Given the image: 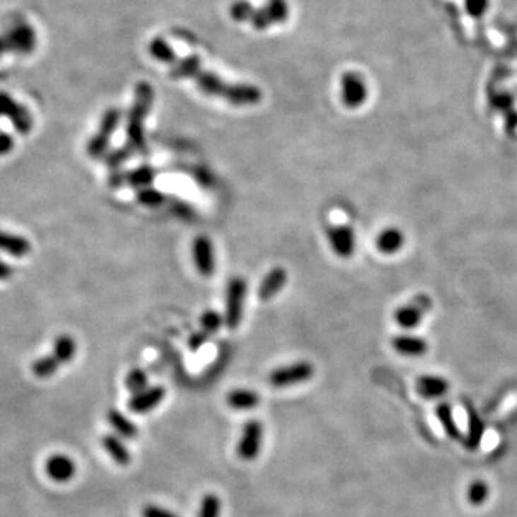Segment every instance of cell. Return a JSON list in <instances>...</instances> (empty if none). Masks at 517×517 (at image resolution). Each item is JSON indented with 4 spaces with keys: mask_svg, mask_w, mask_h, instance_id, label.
<instances>
[{
    "mask_svg": "<svg viewBox=\"0 0 517 517\" xmlns=\"http://www.w3.org/2000/svg\"><path fill=\"white\" fill-rule=\"evenodd\" d=\"M151 52L157 59L174 65L173 74L178 78H194L200 89L207 95L221 97L233 105H255L260 101L262 93L257 88L250 85H227L211 74H204L200 69L197 58L177 61L175 55L167 48L163 40H154L151 45Z\"/></svg>",
    "mask_w": 517,
    "mask_h": 517,
    "instance_id": "cell-1",
    "label": "cell"
},
{
    "mask_svg": "<svg viewBox=\"0 0 517 517\" xmlns=\"http://www.w3.org/2000/svg\"><path fill=\"white\" fill-rule=\"evenodd\" d=\"M153 104V89L147 83L136 86L135 101L127 121V146L136 154H146L147 144L144 136V121Z\"/></svg>",
    "mask_w": 517,
    "mask_h": 517,
    "instance_id": "cell-2",
    "label": "cell"
},
{
    "mask_svg": "<svg viewBox=\"0 0 517 517\" xmlns=\"http://www.w3.org/2000/svg\"><path fill=\"white\" fill-rule=\"evenodd\" d=\"M431 309H433V299L426 294H418L414 298H411L407 303L395 309L394 320L401 329L409 332L421 326V323L424 322Z\"/></svg>",
    "mask_w": 517,
    "mask_h": 517,
    "instance_id": "cell-3",
    "label": "cell"
},
{
    "mask_svg": "<svg viewBox=\"0 0 517 517\" xmlns=\"http://www.w3.org/2000/svg\"><path fill=\"white\" fill-rule=\"evenodd\" d=\"M248 294L246 280L242 277H233L226 289V313L224 323L230 329H236L243 319L245 301Z\"/></svg>",
    "mask_w": 517,
    "mask_h": 517,
    "instance_id": "cell-4",
    "label": "cell"
},
{
    "mask_svg": "<svg viewBox=\"0 0 517 517\" xmlns=\"http://www.w3.org/2000/svg\"><path fill=\"white\" fill-rule=\"evenodd\" d=\"M121 121V112L120 110H108L100 124V129L97 131L95 135H92V138L88 141L86 144V154L91 158H104V156L108 153V147H110V141H111V135L117 131L118 125Z\"/></svg>",
    "mask_w": 517,
    "mask_h": 517,
    "instance_id": "cell-5",
    "label": "cell"
},
{
    "mask_svg": "<svg viewBox=\"0 0 517 517\" xmlns=\"http://www.w3.org/2000/svg\"><path fill=\"white\" fill-rule=\"evenodd\" d=\"M315 375V366L308 361L276 368L269 375V384L274 388H286L308 383Z\"/></svg>",
    "mask_w": 517,
    "mask_h": 517,
    "instance_id": "cell-6",
    "label": "cell"
},
{
    "mask_svg": "<svg viewBox=\"0 0 517 517\" xmlns=\"http://www.w3.org/2000/svg\"><path fill=\"white\" fill-rule=\"evenodd\" d=\"M36 48V33L32 26L19 23L0 35V55L6 52L30 54Z\"/></svg>",
    "mask_w": 517,
    "mask_h": 517,
    "instance_id": "cell-7",
    "label": "cell"
},
{
    "mask_svg": "<svg viewBox=\"0 0 517 517\" xmlns=\"http://www.w3.org/2000/svg\"><path fill=\"white\" fill-rule=\"evenodd\" d=\"M157 175V170L150 165H141L134 170H114L108 177V185L111 189H122V187H134L144 189L150 187Z\"/></svg>",
    "mask_w": 517,
    "mask_h": 517,
    "instance_id": "cell-8",
    "label": "cell"
},
{
    "mask_svg": "<svg viewBox=\"0 0 517 517\" xmlns=\"http://www.w3.org/2000/svg\"><path fill=\"white\" fill-rule=\"evenodd\" d=\"M0 117H6L13 124L15 129L22 135H26L32 131L33 118L30 112L6 92H0Z\"/></svg>",
    "mask_w": 517,
    "mask_h": 517,
    "instance_id": "cell-9",
    "label": "cell"
},
{
    "mask_svg": "<svg viewBox=\"0 0 517 517\" xmlns=\"http://www.w3.org/2000/svg\"><path fill=\"white\" fill-rule=\"evenodd\" d=\"M263 440V426L259 419H249L242 431L238 443V455L245 461H253L257 458Z\"/></svg>",
    "mask_w": 517,
    "mask_h": 517,
    "instance_id": "cell-10",
    "label": "cell"
},
{
    "mask_svg": "<svg viewBox=\"0 0 517 517\" xmlns=\"http://www.w3.org/2000/svg\"><path fill=\"white\" fill-rule=\"evenodd\" d=\"M327 242L331 245L334 253L342 259H349L356 249L355 231L348 224L329 226L326 230Z\"/></svg>",
    "mask_w": 517,
    "mask_h": 517,
    "instance_id": "cell-11",
    "label": "cell"
},
{
    "mask_svg": "<svg viewBox=\"0 0 517 517\" xmlns=\"http://www.w3.org/2000/svg\"><path fill=\"white\" fill-rule=\"evenodd\" d=\"M192 252L197 272L203 277H211L216 272V257L211 240L207 236H197L193 240Z\"/></svg>",
    "mask_w": 517,
    "mask_h": 517,
    "instance_id": "cell-12",
    "label": "cell"
},
{
    "mask_svg": "<svg viewBox=\"0 0 517 517\" xmlns=\"http://www.w3.org/2000/svg\"><path fill=\"white\" fill-rule=\"evenodd\" d=\"M405 246V234L395 226L383 228L375 238V248L385 256H393L401 252Z\"/></svg>",
    "mask_w": 517,
    "mask_h": 517,
    "instance_id": "cell-13",
    "label": "cell"
},
{
    "mask_svg": "<svg viewBox=\"0 0 517 517\" xmlns=\"http://www.w3.org/2000/svg\"><path fill=\"white\" fill-rule=\"evenodd\" d=\"M46 475L50 476L54 482L65 483L74 479L76 473V464L74 460L65 454H54L48 458L45 465Z\"/></svg>",
    "mask_w": 517,
    "mask_h": 517,
    "instance_id": "cell-14",
    "label": "cell"
},
{
    "mask_svg": "<svg viewBox=\"0 0 517 517\" xmlns=\"http://www.w3.org/2000/svg\"><path fill=\"white\" fill-rule=\"evenodd\" d=\"M164 397H165L164 387H151L138 394H134L128 401V408L135 414H146L158 407L164 400Z\"/></svg>",
    "mask_w": 517,
    "mask_h": 517,
    "instance_id": "cell-15",
    "label": "cell"
},
{
    "mask_svg": "<svg viewBox=\"0 0 517 517\" xmlns=\"http://www.w3.org/2000/svg\"><path fill=\"white\" fill-rule=\"evenodd\" d=\"M393 348L402 356L419 358L429 352V341L411 332L397 335L393 339Z\"/></svg>",
    "mask_w": 517,
    "mask_h": 517,
    "instance_id": "cell-16",
    "label": "cell"
},
{
    "mask_svg": "<svg viewBox=\"0 0 517 517\" xmlns=\"http://www.w3.org/2000/svg\"><path fill=\"white\" fill-rule=\"evenodd\" d=\"M286 280L288 273L284 267H273L272 270H269L260 281V286L257 291L259 299L267 302L272 298H274L281 289H284V286L286 285Z\"/></svg>",
    "mask_w": 517,
    "mask_h": 517,
    "instance_id": "cell-17",
    "label": "cell"
},
{
    "mask_svg": "<svg viewBox=\"0 0 517 517\" xmlns=\"http://www.w3.org/2000/svg\"><path fill=\"white\" fill-rule=\"evenodd\" d=\"M450 384L440 375H421L417 381V393L424 398H438L447 394Z\"/></svg>",
    "mask_w": 517,
    "mask_h": 517,
    "instance_id": "cell-18",
    "label": "cell"
},
{
    "mask_svg": "<svg viewBox=\"0 0 517 517\" xmlns=\"http://www.w3.org/2000/svg\"><path fill=\"white\" fill-rule=\"evenodd\" d=\"M32 246L26 238L19 236V234L8 233L0 230V252H5L6 255L21 259L30 253Z\"/></svg>",
    "mask_w": 517,
    "mask_h": 517,
    "instance_id": "cell-19",
    "label": "cell"
},
{
    "mask_svg": "<svg viewBox=\"0 0 517 517\" xmlns=\"http://www.w3.org/2000/svg\"><path fill=\"white\" fill-rule=\"evenodd\" d=\"M365 97H366V92H365V86L361 82V79H358L354 75L344 76L342 100L347 107H349V108L359 107L364 103Z\"/></svg>",
    "mask_w": 517,
    "mask_h": 517,
    "instance_id": "cell-20",
    "label": "cell"
},
{
    "mask_svg": "<svg viewBox=\"0 0 517 517\" xmlns=\"http://www.w3.org/2000/svg\"><path fill=\"white\" fill-rule=\"evenodd\" d=\"M103 448L108 453L114 463L118 465H128L131 463V453L124 444V441L115 434H105L101 438Z\"/></svg>",
    "mask_w": 517,
    "mask_h": 517,
    "instance_id": "cell-21",
    "label": "cell"
},
{
    "mask_svg": "<svg viewBox=\"0 0 517 517\" xmlns=\"http://www.w3.org/2000/svg\"><path fill=\"white\" fill-rule=\"evenodd\" d=\"M107 418H108V422L111 424V427L117 431L118 436H121L122 438H127V440H132L136 437L138 434V429L136 426L134 424V422L127 417L124 415L121 411L112 408L108 411L107 414Z\"/></svg>",
    "mask_w": 517,
    "mask_h": 517,
    "instance_id": "cell-22",
    "label": "cell"
},
{
    "mask_svg": "<svg viewBox=\"0 0 517 517\" xmlns=\"http://www.w3.org/2000/svg\"><path fill=\"white\" fill-rule=\"evenodd\" d=\"M226 402L233 409H253L260 404V397L250 390H233L227 394Z\"/></svg>",
    "mask_w": 517,
    "mask_h": 517,
    "instance_id": "cell-23",
    "label": "cell"
},
{
    "mask_svg": "<svg viewBox=\"0 0 517 517\" xmlns=\"http://www.w3.org/2000/svg\"><path fill=\"white\" fill-rule=\"evenodd\" d=\"M76 342L71 335H59L54 342L52 355L62 364H68L75 358Z\"/></svg>",
    "mask_w": 517,
    "mask_h": 517,
    "instance_id": "cell-24",
    "label": "cell"
},
{
    "mask_svg": "<svg viewBox=\"0 0 517 517\" xmlns=\"http://www.w3.org/2000/svg\"><path fill=\"white\" fill-rule=\"evenodd\" d=\"M61 362L51 354V355H45L42 358H37L33 364H32V373L37 378L46 380L52 377V375L57 373V371L59 369Z\"/></svg>",
    "mask_w": 517,
    "mask_h": 517,
    "instance_id": "cell-25",
    "label": "cell"
},
{
    "mask_svg": "<svg viewBox=\"0 0 517 517\" xmlns=\"http://www.w3.org/2000/svg\"><path fill=\"white\" fill-rule=\"evenodd\" d=\"M136 202L139 204H143L146 207L150 209H157L161 207L163 204H165L168 202V196L164 194L163 192L154 189V187H144V189H139L136 192Z\"/></svg>",
    "mask_w": 517,
    "mask_h": 517,
    "instance_id": "cell-26",
    "label": "cell"
},
{
    "mask_svg": "<svg viewBox=\"0 0 517 517\" xmlns=\"http://www.w3.org/2000/svg\"><path fill=\"white\" fill-rule=\"evenodd\" d=\"M125 387L134 395L149 388V375L144 369L134 368L125 377Z\"/></svg>",
    "mask_w": 517,
    "mask_h": 517,
    "instance_id": "cell-27",
    "label": "cell"
},
{
    "mask_svg": "<svg viewBox=\"0 0 517 517\" xmlns=\"http://www.w3.org/2000/svg\"><path fill=\"white\" fill-rule=\"evenodd\" d=\"M135 153L132 151L131 147H128L127 144L122 146V147H118L115 150H111L108 151L105 156H104V163L107 167H110L112 171L114 170H118L127 160H129Z\"/></svg>",
    "mask_w": 517,
    "mask_h": 517,
    "instance_id": "cell-28",
    "label": "cell"
},
{
    "mask_svg": "<svg viewBox=\"0 0 517 517\" xmlns=\"http://www.w3.org/2000/svg\"><path fill=\"white\" fill-rule=\"evenodd\" d=\"M221 514V500L214 493H207L202 503L199 510V517H220Z\"/></svg>",
    "mask_w": 517,
    "mask_h": 517,
    "instance_id": "cell-29",
    "label": "cell"
},
{
    "mask_svg": "<svg viewBox=\"0 0 517 517\" xmlns=\"http://www.w3.org/2000/svg\"><path fill=\"white\" fill-rule=\"evenodd\" d=\"M223 323H224V318L216 310H206L200 318L202 331L209 334L210 337L219 331V329L223 326Z\"/></svg>",
    "mask_w": 517,
    "mask_h": 517,
    "instance_id": "cell-30",
    "label": "cell"
},
{
    "mask_svg": "<svg viewBox=\"0 0 517 517\" xmlns=\"http://www.w3.org/2000/svg\"><path fill=\"white\" fill-rule=\"evenodd\" d=\"M168 203H170L171 211L177 217H180L181 220H193L194 219V216H196L194 210L189 204H187L185 202L178 200L175 197H168Z\"/></svg>",
    "mask_w": 517,
    "mask_h": 517,
    "instance_id": "cell-31",
    "label": "cell"
},
{
    "mask_svg": "<svg viewBox=\"0 0 517 517\" xmlns=\"http://www.w3.org/2000/svg\"><path fill=\"white\" fill-rule=\"evenodd\" d=\"M487 494H489V489L482 482H476L475 484H472L468 489V500L472 501L473 504H480L482 501H484Z\"/></svg>",
    "mask_w": 517,
    "mask_h": 517,
    "instance_id": "cell-32",
    "label": "cell"
},
{
    "mask_svg": "<svg viewBox=\"0 0 517 517\" xmlns=\"http://www.w3.org/2000/svg\"><path fill=\"white\" fill-rule=\"evenodd\" d=\"M143 517H180L178 514L167 510V509H163L157 504H147L144 509H143Z\"/></svg>",
    "mask_w": 517,
    "mask_h": 517,
    "instance_id": "cell-33",
    "label": "cell"
},
{
    "mask_svg": "<svg viewBox=\"0 0 517 517\" xmlns=\"http://www.w3.org/2000/svg\"><path fill=\"white\" fill-rule=\"evenodd\" d=\"M13 147L15 138L5 131H0V156H8L9 153H12Z\"/></svg>",
    "mask_w": 517,
    "mask_h": 517,
    "instance_id": "cell-34",
    "label": "cell"
},
{
    "mask_svg": "<svg viewBox=\"0 0 517 517\" xmlns=\"http://www.w3.org/2000/svg\"><path fill=\"white\" fill-rule=\"evenodd\" d=\"M438 415H440V418H441V421H443V424L446 426V429H447V431L450 433V434H453V436H455V424H454V421H453V417H451V412H450V408H447V407H440V409H438Z\"/></svg>",
    "mask_w": 517,
    "mask_h": 517,
    "instance_id": "cell-35",
    "label": "cell"
},
{
    "mask_svg": "<svg viewBox=\"0 0 517 517\" xmlns=\"http://www.w3.org/2000/svg\"><path fill=\"white\" fill-rule=\"evenodd\" d=\"M209 338H210V335L209 334H206V332H203V331H200V332H196V334H193L192 337H190V339H189V347H190V349L193 351V352H196V351H199L207 341H209Z\"/></svg>",
    "mask_w": 517,
    "mask_h": 517,
    "instance_id": "cell-36",
    "label": "cell"
},
{
    "mask_svg": "<svg viewBox=\"0 0 517 517\" xmlns=\"http://www.w3.org/2000/svg\"><path fill=\"white\" fill-rule=\"evenodd\" d=\"M15 273V269L8 265L6 262L0 260V281H5V280H9Z\"/></svg>",
    "mask_w": 517,
    "mask_h": 517,
    "instance_id": "cell-37",
    "label": "cell"
}]
</instances>
